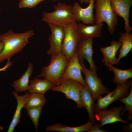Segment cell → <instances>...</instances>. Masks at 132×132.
I'll list each match as a JSON object with an SVG mask.
<instances>
[{
  "instance_id": "6da1fadb",
  "label": "cell",
  "mask_w": 132,
  "mask_h": 132,
  "mask_svg": "<svg viewBox=\"0 0 132 132\" xmlns=\"http://www.w3.org/2000/svg\"><path fill=\"white\" fill-rule=\"evenodd\" d=\"M33 30L22 33H15L10 30L0 35V42L3 44V48L0 53V63L11 58L21 52L28 43V39L33 36Z\"/></svg>"
},
{
  "instance_id": "7a4b0ae2",
  "label": "cell",
  "mask_w": 132,
  "mask_h": 132,
  "mask_svg": "<svg viewBox=\"0 0 132 132\" xmlns=\"http://www.w3.org/2000/svg\"><path fill=\"white\" fill-rule=\"evenodd\" d=\"M69 59L62 53L50 55L49 64L43 66L37 77H43L55 86L61 83V79Z\"/></svg>"
},
{
  "instance_id": "3957f363",
  "label": "cell",
  "mask_w": 132,
  "mask_h": 132,
  "mask_svg": "<svg viewBox=\"0 0 132 132\" xmlns=\"http://www.w3.org/2000/svg\"><path fill=\"white\" fill-rule=\"evenodd\" d=\"M54 7L55 10L53 12H43L42 21L64 27L75 20L71 5L59 2Z\"/></svg>"
},
{
  "instance_id": "277c9868",
  "label": "cell",
  "mask_w": 132,
  "mask_h": 132,
  "mask_svg": "<svg viewBox=\"0 0 132 132\" xmlns=\"http://www.w3.org/2000/svg\"><path fill=\"white\" fill-rule=\"evenodd\" d=\"M94 4L96 23H106L111 34L114 32L118 22L117 15L113 11L111 6L110 0H95Z\"/></svg>"
},
{
  "instance_id": "5b68a950",
  "label": "cell",
  "mask_w": 132,
  "mask_h": 132,
  "mask_svg": "<svg viewBox=\"0 0 132 132\" xmlns=\"http://www.w3.org/2000/svg\"><path fill=\"white\" fill-rule=\"evenodd\" d=\"M132 84V79L128 80L124 83L117 84L113 91L110 92L104 97H99L97 100V103L94 104V112L107 109L109 105L115 101L127 96L130 92Z\"/></svg>"
},
{
  "instance_id": "8992f818",
  "label": "cell",
  "mask_w": 132,
  "mask_h": 132,
  "mask_svg": "<svg viewBox=\"0 0 132 132\" xmlns=\"http://www.w3.org/2000/svg\"><path fill=\"white\" fill-rule=\"evenodd\" d=\"M79 61L82 67V72L85 75L87 86L91 93L95 102L102 95L107 94L110 91L102 84L101 80L98 77L97 74L87 68L85 65L83 60Z\"/></svg>"
},
{
  "instance_id": "52a82bcc",
  "label": "cell",
  "mask_w": 132,
  "mask_h": 132,
  "mask_svg": "<svg viewBox=\"0 0 132 132\" xmlns=\"http://www.w3.org/2000/svg\"><path fill=\"white\" fill-rule=\"evenodd\" d=\"M84 86L76 81L67 79L63 81L59 85L55 86L52 89L53 91L63 93L66 98L74 101L77 107L84 108L81 97V91Z\"/></svg>"
},
{
  "instance_id": "ba28073f",
  "label": "cell",
  "mask_w": 132,
  "mask_h": 132,
  "mask_svg": "<svg viewBox=\"0 0 132 132\" xmlns=\"http://www.w3.org/2000/svg\"><path fill=\"white\" fill-rule=\"evenodd\" d=\"M77 21H74L64 27V36L62 53L69 60L75 53L80 39L77 29Z\"/></svg>"
},
{
  "instance_id": "9c48e42d",
  "label": "cell",
  "mask_w": 132,
  "mask_h": 132,
  "mask_svg": "<svg viewBox=\"0 0 132 132\" xmlns=\"http://www.w3.org/2000/svg\"><path fill=\"white\" fill-rule=\"evenodd\" d=\"M122 105L114 107L109 110L107 109L99 110L95 112L94 116L96 120L100 124V127L116 122H120L126 124L129 121L124 120L121 117L120 113L123 109Z\"/></svg>"
},
{
  "instance_id": "30bf717a",
  "label": "cell",
  "mask_w": 132,
  "mask_h": 132,
  "mask_svg": "<svg viewBox=\"0 0 132 132\" xmlns=\"http://www.w3.org/2000/svg\"><path fill=\"white\" fill-rule=\"evenodd\" d=\"M93 38L79 39L77 46L76 53L79 61L85 59L89 63L90 69L96 74L97 67L93 59Z\"/></svg>"
},
{
  "instance_id": "8fae6325",
  "label": "cell",
  "mask_w": 132,
  "mask_h": 132,
  "mask_svg": "<svg viewBox=\"0 0 132 132\" xmlns=\"http://www.w3.org/2000/svg\"><path fill=\"white\" fill-rule=\"evenodd\" d=\"M48 24L51 29V34L48 38L50 47L47 54L50 55H57L62 53L64 36V28L52 24Z\"/></svg>"
},
{
  "instance_id": "7c38bea8",
  "label": "cell",
  "mask_w": 132,
  "mask_h": 132,
  "mask_svg": "<svg viewBox=\"0 0 132 132\" xmlns=\"http://www.w3.org/2000/svg\"><path fill=\"white\" fill-rule=\"evenodd\" d=\"M82 66L75 52L67 64L62 76L61 83L65 80L71 79L87 86L82 75Z\"/></svg>"
},
{
  "instance_id": "4fadbf2b",
  "label": "cell",
  "mask_w": 132,
  "mask_h": 132,
  "mask_svg": "<svg viewBox=\"0 0 132 132\" xmlns=\"http://www.w3.org/2000/svg\"><path fill=\"white\" fill-rule=\"evenodd\" d=\"M95 0H90L88 6L85 8H82L78 2H75L72 6V10L75 20L83 24H93L95 21L93 10Z\"/></svg>"
},
{
  "instance_id": "5bb4252c",
  "label": "cell",
  "mask_w": 132,
  "mask_h": 132,
  "mask_svg": "<svg viewBox=\"0 0 132 132\" xmlns=\"http://www.w3.org/2000/svg\"><path fill=\"white\" fill-rule=\"evenodd\" d=\"M110 3L115 14L123 19L126 32H130L132 30L129 20L130 9L132 5V0H110Z\"/></svg>"
},
{
  "instance_id": "9a60e30c",
  "label": "cell",
  "mask_w": 132,
  "mask_h": 132,
  "mask_svg": "<svg viewBox=\"0 0 132 132\" xmlns=\"http://www.w3.org/2000/svg\"><path fill=\"white\" fill-rule=\"evenodd\" d=\"M103 25L102 22L96 23L91 25L79 23L77 24V31L81 38H99L101 35Z\"/></svg>"
},
{
  "instance_id": "2e32d148",
  "label": "cell",
  "mask_w": 132,
  "mask_h": 132,
  "mask_svg": "<svg viewBox=\"0 0 132 132\" xmlns=\"http://www.w3.org/2000/svg\"><path fill=\"white\" fill-rule=\"evenodd\" d=\"M121 45V43L119 41L113 40L110 46L101 47L100 49L103 56L102 62L104 64H108L113 66L118 64L116 55Z\"/></svg>"
},
{
  "instance_id": "e0dca14e",
  "label": "cell",
  "mask_w": 132,
  "mask_h": 132,
  "mask_svg": "<svg viewBox=\"0 0 132 132\" xmlns=\"http://www.w3.org/2000/svg\"><path fill=\"white\" fill-rule=\"evenodd\" d=\"M12 93L16 100L17 105L12 119L9 126L7 132H13L15 127L20 122L21 111L23 108L29 94V93L27 92L23 95H19L17 92L15 91H12Z\"/></svg>"
},
{
  "instance_id": "ac0fdd59",
  "label": "cell",
  "mask_w": 132,
  "mask_h": 132,
  "mask_svg": "<svg viewBox=\"0 0 132 132\" xmlns=\"http://www.w3.org/2000/svg\"><path fill=\"white\" fill-rule=\"evenodd\" d=\"M93 123L88 121L85 124L76 127H69L60 123H56L47 126V131H55L58 132H88L93 125Z\"/></svg>"
},
{
  "instance_id": "d6986e66",
  "label": "cell",
  "mask_w": 132,
  "mask_h": 132,
  "mask_svg": "<svg viewBox=\"0 0 132 132\" xmlns=\"http://www.w3.org/2000/svg\"><path fill=\"white\" fill-rule=\"evenodd\" d=\"M55 86L49 80L40 79L37 77L30 80L28 91L30 93H36L44 95L48 91L52 89Z\"/></svg>"
},
{
  "instance_id": "ffe728a7",
  "label": "cell",
  "mask_w": 132,
  "mask_h": 132,
  "mask_svg": "<svg viewBox=\"0 0 132 132\" xmlns=\"http://www.w3.org/2000/svg\"><path fill=\"white\" fill-rule=\"evenodd\" d=\"M82 103L88 112L89 121L92 122L94 125L95 124L96 120L94 110L95 103L91 93L87 86H84L82 89L81 94Z\"/></svg>"
},
{
  "instance_id": "44dd1931",
  "label": "cell",
  "mask_w": 132,
  "mask_h": 132,
  "mask_svg": "<svg viewBox=\"0 0 132 132\" xmlns=\"http://www.w3.org/2000/svg\"><path fill=\"white\" fill-rule=\"evenodd\" d=\"M33 66L29 62L27 69L18 79L13 81L12 86L17 92H24L28 90L29 78L33 74Z\"/></svg>"
},
{
  "instance_id": "7402d4cb",
  "label": "cell",
  "mask_w": 132,
  "mask_h": 132,
  "mask_svg": "<svg viewBox=\"0 0 132 132\" xmlns=\"http://www.w3.org/2000/svg\"><path fill=\"white\" fill-rule=\"evenodd\" d=\"M119 41L121 43V45L117 58L118 64L121 59L126 56L132 50V34L130 32H125L123 33H121Z\"/></svg>"
},
{
  "instance_id": "603a6c76",
  "label": "cell",
  "mask_w": 132,
  "mask_h": 132,
  "mask_svg": "<svg viewBox=\"0 0 132 132\" xmlns=\"http://www.w3.org/2000/svg\"><path fill=\"white\" fill-rule=\"evenodd\" d=\"M107 68L112 70L114 76L113 82L119 84L124 83L132 78V68H130L127 69L122 70L116 68L113 65L108 64H104Z\"/></svg>"
},
{
  "instance_id": "cb8c5ba5",
  "label": "cell",
  "mask_w": 132,
  "mask_h": 132,
  "mask_svg": "<svg viewBox=\"0 0 132 132\" xmlns=\"http://www.w3.org/2000/svg\"><path fill=\"white\" fill-rule=\"evenodd\" d=\"M47 102L44 95L36 93H30L23 108L26 110L43 107Z\"/></svg>"
},
{
  "instance_id": "d4e9b609",
  "label": "cell",
  "mask_w": 132,
  "mask_h": 132,
  "mask_svg": "<svg viewBox=\"0 0 132 132\" xmlns=\"http://www.w3.org/2000/svg\"><path fill=\"white\" fill-rule=\"evenodd\" d=\"M123 103L124 106L123 110L121 113V116L124 112L127 111L128 112L127 118L130 121L132 119V84L131 85L130 90L129 94L126 97L118 100Z\"/></svg>"
},
{
  "instance_id": "484cf974",
  "label": "cell",
  "mask_w": 132,
  "mask_h": 132,
  "mask_svg": "<svg viewBox=\"0 0 132 132\" xmlns=\"http://www.w3.org/2000/svg\"><path fill=\"white\" fill-rule=\"evenodd\" d=\"M43 107H39L26 110L27 113L33 124L36 131L39 125V119Z\"/></svg>"
},
{
  "instance_id": "4316f807",
  "label": "cell",
  "mask_w": 132,
  "mask_h": 132,
  "mask_svg": "<svg viewBox=\"0 0 132 132\" xmlns=\"http://www.w3.org/2000/svg\"><path fill=\"white\" fill-rule=\"evenodd\" d=\"M45 0H20L19 7L20 8H31Z\"/></svg>"
},
{
  "instance_id": "83f0119b",
  "label": "cell",
  "mask_w": 132,
  "mask_h": 132,
  "mask_svg": "<svg viewBox=\"0 0 132 132\" xmlns=\"http://www.w3.org/2000/svg\"><path fill=\"white\" fill-rule=\"evenodd\" d=\"M99 123L93 125L88 132H108L101 129Z\"/></svg>"
},
{
  "instance_id": "f1b7e54d",
  "label": "cell",
  "mask_w": 132,
  "mask_h": 132,
  "mask_svg": "<svg viewBox=\"0 0 132 132\" xmlns=\"http://www.w3.org/2000/svg\"><path fill=\"white\" fill-rule=\"evenodd\" d=\"M123 131L124 132H132V123L130 122L128 124L124 126Z\"/></svg>"
},
{
  "instance_id": "f546056e",
  "label": "cell",
  "mask_w": 132,
  "mask_h": 132,
  "mask_svg": "<svg viewBox=\"0 0 132 132\" xmlns=\"http://www.w3.org/2000/svg\"><path fill=\"white\" fill-rule=\"evenodd\" d=\"M13 62L7 61L6 65L3 67L0 68V72L6 71L12 65Z\"/></svg>"
},
{
  "instance_id": "4dcf8cb0",
  "label": "cell",
  "mask_w": 132,
  "mask_h": 132,
  "mask_svg": "<svg viewBox=\"0 0 132 132\" xmlns=\"http://www.w3.org/2000/svg\"><path fill=\"white\" fill-rule=\"evenodd\" d=\"M79 1L81 3H89L90 0H79Z\"/></svg>"
},
{
  "instance_id": "1f68e13d",
  "label": "cell",
  "mask_w": 132,
  "mask_h": 132,
  "mask_svg": "<svg viewBox=\"0 0 132 132\" xmlns=\"http://www.w3.org/2000/svg\"><path fill=\"white\" fill-rule=\"evenodd\" d=\"M3 47V44L2 42H0V53L2 51Z\"/></svg>"
},
{
  "instance_id": "d6a6232c",
  "label": "cell",
  "mask_w": 132,
  "mask_h": 132,
  "mask_svg": "<svg viewBox=\"0 0 132 132\" xmlns=\"http://www.w3.org/2000/svg\"><path fill=\"white\" fill-rule=\"evenodd\" d=\"M3 129V127L0 126V131L2 130Z\"/></svg>"
},
{
  "instance_id": "836d02e7",
  "label": "cell",
  "mask_w": 132,
  "mask_h": 132,
  "mask_svg": "<svg viewBox=\"0 0 132 132\" xmlns=\"http://www.w3.org/2000/svg\"><path fill=\"white\" fill-rule=\"evenodd\" d=\"M52 1H57L58 0H51Z\"/></svg>"
},
{
  "instance_id": "e575fe53",
  "label": "cell",
  "mask_w": 132,
  "mask_h": 132,
  "mask_svg": "<svg viewBox=\"0 0 132 132\" xmlns=\"http://www.w3.org/2000/svg\"><path fill=\"white\" fill-rule=\"evenodd\" d=\"M0 10H1V9H0Z\"/></svg>"
},
{
  "instance_id": "d590c367",
  "label": "cell",
  "mask_w": 132,
  "mask_h": 132,
  "mask_svg": "<svg viewBox=\"0 0 132 132\" xmlns=\"http://www.w3.org/2000/svg\"></svg>"
}]
</instances>
